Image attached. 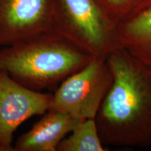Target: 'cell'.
I'll use <instances>...</instances> for the list:
<instances>
[{"label": "cell", "mask_w": 151, "mask_h": 151, "mask_svg": "<svg viewBox=\"0 0 151 151\" xmlns=\"http://www.w3.org/2000/svg\"><path fill=\"white\" fill-rule=\"evenodd\" d=\"M0 151H1V149H0Z\"/></svg>", "instance_id": "11"}, {"label": "cell", "mask_w": 151, "mask_h": 151, "mask_svg": "<svg viewBox=\"0 0 151 151\" xmlns=\"http://www.w3.org/2000/svg\"><path fill=\"white\" fill-rule=\"evenodd\" d=\"M92 58L50 29L1 49L0 70L41 92L62 82Z\"/></svg>", "instance_id": "2"}, {"label": "cell", "mask_w": 151, "mask_h": 151, "mask_svg": "<svg viewBox=\"0 0 151 151\" xmlns=\"http://www.w3.org/2000/svg\"><path fill=\"white\" fill-rule=\"evenodd\" d=\"M83 121L67 113L48 110L31 129L18 138L15 151H57L62 139Z\"/></svg>", "instance_id": "7"}, {"label": "cell", "mask_w": 151, "mask_h": 151, "mask_svg": "<svg viewBox=\"0 0 151 151\" xmlns=\"http://www.w3.org/2000/svg\"><path fill=\"white\" fill-rule=\"evenodd\" d=\"M117 25L129 21L151 6V0H97Z\"/></svg>", "instance_id": "10"}, {"label": "cell", "mask_w": 151, "mask_h": 151, "mask_svg": "<svg viewBox=\"0 0 151 151\" xmlns=\"http://www.w3.org/2000/svg\"><path fill=\"white\" fill-rule=\"evenodd\" d=\"M112 82L106 58L93 57L62 81L52 94L49 110L67 113L80 120L94 119Z\"/></svg>", "instance_id": "4"}, {"label": "cell", "mask_w": 151, "mask_h": 151, "mask_svg": "<svg viewBox=\"0 0 151 151\" xmlns=\"http://www.w3.org/2000/svg\"><path fill=\"white\" fill-rule=\"evenodd\" d=\"M52 0H0V46L52 29Z\"/></svg>", "instance_id": "6"}, {"label": "cell", "mask_w": 151, "mask_h": 151, "mask_svg": "<svg viewBox=\"0 0 151 151\" xmlns=\"http://www.w3.org/2000/svg\"><path fill=\"white\" fill-rule=\"evenodd\" d=\"M52 94L29 89L6 71L0 70V149L12 151L13 137L22 122L44 114L50 109Z\"/></svg>", "instance_id": "5"}, {"label": "cell", "mask_w": 151, "mask_h": 151, "mask_svg": "<svg viewBox=\"0 0 151 151\" xmlns=\"http://www.w3.org/2000/svg\"><path fill=\"white\" fill-rule=\"evenodd\" d=\"M52 29L92 57L122 48L118 26L97 0H52Z\"/></svg>", "instance_id": "3"}, {"label": "cell", "mask_w": 151, "mask_h": 151, "mask_svg": "<svg viewBox=\"0 0 151 151\" xmlns=\"http://www.w3.org/2000/svg\"><path fill=\"white\" fill-rule=\"evenodd\" d=\"M122 48L151 69V6L118 25Z\"/></svg>", "instance_id": "8"}, {"label": "cell", "mask_w": 151, "mask_h": 151, "mask_svg": "<svg viewBox=\"0 0 151 151\" xmlns=\"http://www.w3.org/2000/svg\"><path fill=\"white\" fill-rule=\"evenodd\" d=\"M106 62L113 82L94 118L101 142L150 147L151 69L122 48Z\"/></svg>", "instance_id": "1"}, {"label": "cell", "mask_w": 151, "mask_h": 151, "mask_svg": "<svg viewBox=\"0 0 151 151\" xmlns=\"http://www.w3.org/2000/svg\"><path fill=\"white\" fill-rule=\"evenodd\" d=\"M94 119L79 122L69 137L62 139L57 151H105Z\"/></svg>", "instance_id": "9"}]
</instances>
